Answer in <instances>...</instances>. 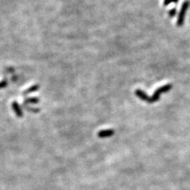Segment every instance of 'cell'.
Masks as SVG:
<instances>
[{"instance_id": "cell-1", "label": "cell", "mask_w": 190, "mask_h": 190, "mask_svg": "<svg viewBox=\"0 0 190 190\" xmlns=\"http://www.w3.org/2000/svg\"><path fill=\"white\" fill-rule=\"evenodd\" d=\"M172 88L171 84H166V85L162 86V87H159V88L155 90V92L154 93V94L152 95V97L148 99V103H154V102H157L158 99L160 98V95L162 93H166V92L170 91Z\"/></svg>"}, {"instance_id": "cell-2", "label": "cell", "mask_w": 190, "mask_h": 190, "mask_svg": "<svg viewBox=\"0 0 190 190\" xmlns=\"http://www.w3.org/2000/svg\"><path fill=\"white\" fill-rule=\"evenodd\" d=\"M189 1L188 0H185V2L182 3V8H181L180 12L178 14V21H177V25H178V27H181L184 25V22H185V14H186V11L188 10V7H189Z\"/></svg>"}, {"instance_id": "cell-3", "label": "cell", "mask_w": 190, "mask_h": 190, "mask_svg": "<svg viewBox=\"0 0 190 190\" xmlns=\"http://www.w3.org/2000/svg\"><path fill=\"white\" fill-rule=\"evenodd\" d=\"M11 106H12V109H13V111H14V113H15V115L17 116L18 117H23V112H22V108H21L20 105H19L16 101H14V102L12 103Z\"/></svg>"}, {"instance_id": "cell-4", "label": "cell", "mask_w": 190, "mask_h": 190, "mask_svg": "<svg viewBox=\"0 0 190 190\" xmlns=\"http://www.w3.org/2000/svg\"><path fill=\"white\" fill-rule=\"evenodd\" d=\"M114 134L113 130L112 129H106V130H102L100 131L98 134L99 138H107V137H110L112 135Z\"/></svg>"}, {"instance_id": "cell-5", "label": "cell", "mask_w": 190, "mask_h": 190, "mask_svg": "<svg viewBox=\"0 0 190 190\" xmlns=\"http://www.w3.org/2000/svg\"><path fill=\"white\" fill-rule=\"evenodd\" d=\"M136 95L137 96L138 98H139L141 99V100L144 101V102H148V99H149V96H148V94H147L145 92H143L142 90H139V89H138V90H136Z\"/></svg>"}, {"instance_id": "cell-6", "label": "cell", "mask_w": 190, "mask_h": 190, "mask_svg": "<svg viewBox=\"0 0 190 190\" xmlns=\"http://www.w3.org/2000/svg\"><path fill=\"white\" fill-rule=\"evenodd\" d=\"M40 88V86L38 85V84H36V85H33L32 87H30L29 88H28L27 90H25V91L23 92V94H29V93H32V92H35L37 91V90H39Z\"/></svg>"}, {"instance_id": "cell-7", "label": "cell", "mask_w": 190, "mask_h": 190, "mask_svg": "<svg viewBox=\"0 0 190 190\" xmlns=\"http://www.w3.org/2000/svg\"><path fill=\"white\" fill-rule=\"evenodd\" d=\"M40 101L38 98H28L24 100V105H28V104H37Z\"/></svg>"}, {"instance_id": "cell-8", "label": "cell", "mask_w": 190, "mask_h": 190, "mask_svg": "<svg viewBox=\"0 0 190 190\" xmlns=\"http://www.w3.org/2000/svg\"><path fill=\"white\" fill-rule=\"evenodd\" d=\"M24 106L26 107L25 109H26V110H28L29 112H40V109H38V108H34V107H30V106H27L26 105H24Z\"/></svg>"}, {"instance_id": "cell-9", "label": "cell", "mask_w": 190, "mask_h": 190, "mask_svg": "<svg viewBox=\"0 0 190 190\" xmlns=\"http://www.w3.org/2000/svg\"><path fill=\"white\" fill-rule=\"evenodd\" d=\"M179 0H164L163 4L164 6H167L170 3H178Z\"/></svg>"}, {"instance_id": "cell-10", "label": "cell", "mask_w": 190, "mask_h": 190, "mask_svg": "<svg viewBox=\"0 0 190 190\" xmlns=\"http://www.w3.org/2000/svg\"><path fill=\"white\" fill-rule=\"evenodd\" d=\"M176 14H177V9L176 8H173V9H171L170 10H169L168 14H169V16H170V18H173L175 15H176Z\"/></svg>"}, {"instance_id": "cell-11", "label": "cell", "mask_w": 190, "mask_h": 190, "mask_svg": "<svg viewBox=\"0 0 190 190\" xmlns=\"http://www.w3.org/2000/svg\"><path fill=\"white\" fill-rule=\"evenodd\" d=\"M7 86H8V82H7V80H2V81L0 82V90L5 88Z\"/></svg>"}]
</instances>
